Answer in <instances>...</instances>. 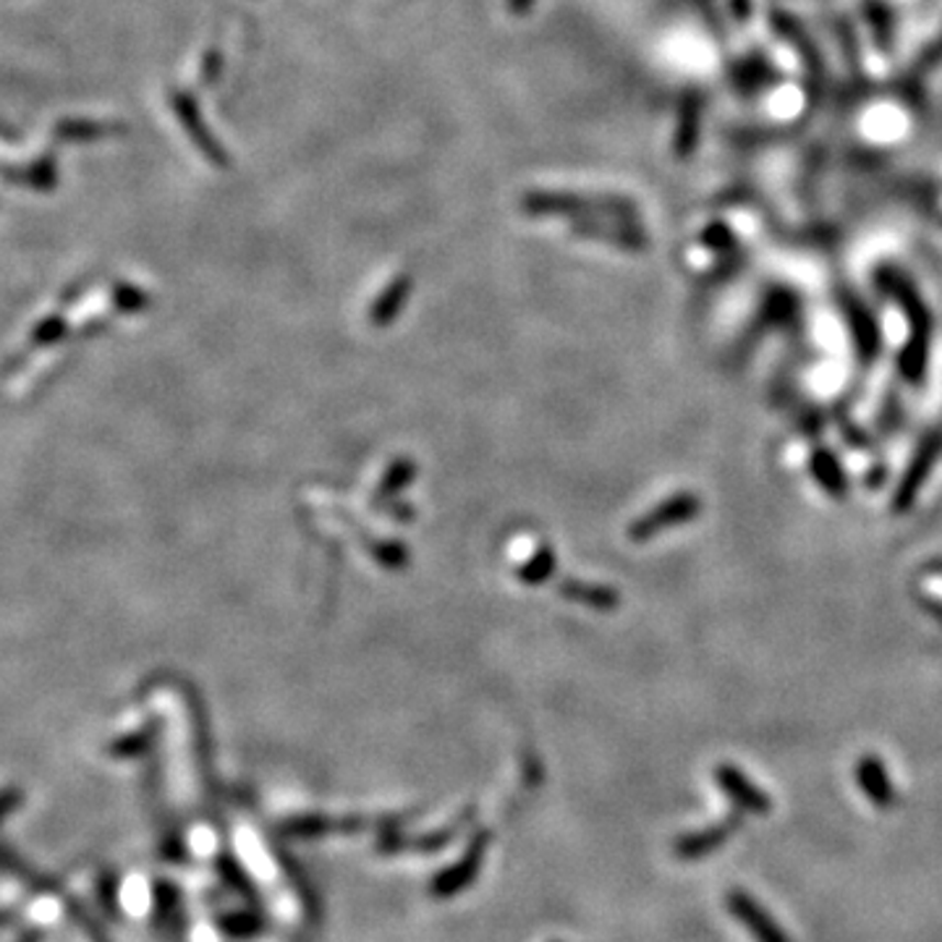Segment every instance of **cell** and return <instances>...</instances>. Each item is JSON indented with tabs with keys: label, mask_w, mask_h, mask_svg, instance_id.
<instances>
[{
	"label": "cell",
	"mask_w": 942,
	"mask_h": 942,
	"mask_svg": "<svg viewBox=\"0 0 942 942\" xmlns=\"http://www.w3.org/2000/svg\"><path fill=\"white\" fill-rule=\"evenodd\" d=\"M728 911L744 924V930L752 934L754 942H790L788 934L780 930L778 921L762 909L760 904L746 893L733 890L728 893Z\"/></svg>",
	"instance_id": "6da1fadb"
},
{
	"label": "cell",
	"mask_w": 942,
	"mask_h": 942,
	"mask_svg": "<svg viewBox=\"0 0 942 942\" xmlns=\"http://www.w3.org/2000/svg\"><path fill=\"white\" fill-rule=\"evenodd\" d=\"M718 780L720 786L728 796H731V801L739 804L744 811H754V814H762V811L769 809V796L762 790L760 786H754L752 780L746 778L741 769L735 767H720L718 769Z\"/></svg>",
	"instance_id": "7a4b0ae2"
},
{
	"label": "cell",
	"mask_w": 942,
	"mask_h": 942,
	"mask_svg": "<svg viewBox=\"0 0 942 942\" xmlns=\"http://www.w3.org/2000/svg\"><path fill=\"white\" fill-rule=\"evenodd\" d=\"M856 783L862 786L864 796L875 804V807L885 809L896 801V788H893L888 769H885V765L877 760V756H864V760L858 762Z\"/></svg>",
	"instance_id": "3957f363"
},
{
	"label": "cell",
	"mask_w": 942,
	"mask_h": 942,
	"mask_svg": "<svg viewBox=\"0 0 942 942\" xmlns=\"http://www.w3.org/2000/svg\"><path fill=\"white\" fill-rule=\"evenodd\" d=\"M733 828H735V822H723V824H714V828L701 830V833L680 838L676 851L684 858H699V856L710 854V851L720 849V845L728 841V835H731Z\"/></svg>",
	"instance_id": "277c9868"
},
{
	"label": "cell",
	"mask_w": 942,
	"mask_h": 942,
	"mask_svg": "<svg viewBox=\"0 0 942 942\" xmlns=\"http://www.w3.org/2000/svg\"><path fill=\"white\" fill-rule=\"evenodd\" d=\"M811 474H814V479L820 483L824 490L830 495H843L845 492V477L841 472V466H838V461L830 456V453H814L811 456Z\"/></svg>",
	"instance_id": "5b68a950"
},
{
	"label": "cell",
	"mask_w": 942,
	"mask_h": 942,
	"mask_svg": "<svg viewBox=\"0 0 942 942\" xmlns=\"http://www.w3.org/2000/svg\"><path fill=\"white\" fill-rule=\"evenodd\" d=\"M16 801L19 799L13 794H0V820H3V817L9 814L13 807H16Z\"/></svg>",
	"instance_id": "8992f818"
},
{
	"label": "cell",
	"mask_w": 942,
	"mask_h": 942,
	"mask_svg": "<svg viewBox=\"0 0 942 942\" xmlns=\"http://www.w3.org/2000/svg\"><path fill=\"white\" fill-rule=\"evenodd\" d=\"M924 605H927V610H930V613L938 618V621H942V602L940 600H930V597H924Z\"/></svg>",
	"instance_id": "52a82bcc"
}]
</instances>
